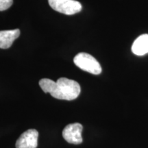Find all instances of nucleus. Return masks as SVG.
<instances>
[{"label":"nucleus","mask_w":148,"mask_h":148,"mask_svg":"<svg viewBox=\"0 0 148 148\" xmlns=\"http://www.w3.org/2000/svg\"><path fill=\"white\" fill-rule=\"evenodd\" d=\"M83 127L79 123H74L67 125L62 131V136L64 139L69 143L80 144L82 143V132Z\"/></svg>","instance_id":"nucleus-4"},{"label":"nucleus","mask_w":148,"mask_h":148,"mask_svg":"<svg viewBox=\"0 0 148 148\" xmlns=\"http://www.w3.org/2000/svg\"><path fill=\"white\" fill-rule=\"evenodd\" d=\"M51 8L66 15H73L82 10V4L75 0H48Z\"/></svg>","instance_id":"nucleus-3"},{"label":"nucleus","mask_w":148,"mask_h":148,"mask_svg":"<svg viewBox=\"0 0 148 148\" xmlns=\"http://www.w3.org/2000/svg\"><path fill=\"white\" fill-rule=\"evenodd\" d=\"M73 62L79 69L88 73L99 75L101 73V66L98 61L87 53H79L75 56Z\"/></svg>","instance_id":"nucleus-2"},{"label":"nucleus","mask_w":148,"mask_h":148,"mask_svg":"<svg viewBox=\"0 0 148 148\" xmlns=\"http://www.w3.org/2000/svg\"><path fill=\"white\" fill-rule=\"evenodd\" d=\"M39 86L46 93L49 92L56 99L63 100L76 99L81 91L80 86L76 81L66 77H60L56 82L48 78L41 79Z\"/></svg>","instance_id":"nucleus-1"},{"label":"nucleus","mask_w":148,"mask_h":148,"mask_svg":"<svg viewBox=\"0 0 148 148\" xmlns=\"http://www.w3.org/2000/svg\"><path fill=\"white\" fill-rule=\"evenodd\" d=\"M13 3V0H0V11L8 9Z\"/></svg>","instance_id":"nucleus-8"},{"label":"nucleus","mask_w":148,"mask_h":148,"mask_svg":"<svg viewBox=\"0 0 148 148\" xmlns=\"http://www.w3.org/2000/svg\"><path fill=\"white\" fill-rule=\"evenodd\" d=\"M132 51L136 56H143L148 53V34L140 35L134 40Z\"/></svg>","instance_id":"nucleus-7"},{"label":"nucleus","mask_w":148,"mask_h":148,"mask_svg":"<svg viewBox=\"0 0 148 148\" xmlns=\"http://www.w3.org/2000/svg\"><path fill=\"white\" fill-rule=\"evenodd\" d=\"M20 29L0 31V48L8 49L12 46L13 42L20 35Z\"/></svg>","instance_id":"nucleus-6"},{"label":"nucleus","mask_w":148,"mask_h":148,"mask_svg":"<svg viewBox=\"0 0 148 148\" xmlns=\"http://www.w3.org/2000/svg\"><path fill=\"white\" fill-rule=\"evenodd\" d=\"M38 132L35 129L24 132L16 140V148H36L38 146Z\"/></svg>","instance_id":"nucleus-5"}]
</instances>
